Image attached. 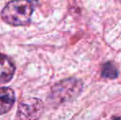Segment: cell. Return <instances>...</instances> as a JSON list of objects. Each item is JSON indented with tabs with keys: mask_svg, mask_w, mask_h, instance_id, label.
Listing matches in <instances>:
<instances>
[{
	"mask_svg": "<svg viewBox=\"0 0 121 120\" xmlns=\"http://www.w3.org/2000/svg\"><path fill=\"white\" fill-rule=\"evenodd\" d=\"M35 3L31 1L8 2L1 12L2 19L7 24L13 26H27L31 21Z\"/></svg>",
	"mask_w": 121,
	"mask_h": 120,
	"instance_id": "obj_1",
	"label": "cell"
},
{
	"mask_svg": "<svg viewBox=\"0 0 121 120\" xmlns=\"http://www.w3.org/2000/svg\"><path fill=\"white\" fill-rule=\"evenodd\" d=\"M82 91V83L75 78L63 80L52 87L49 99L54 104H61L74 99Z\"/></svg>",
	"mask_w": 121,
	"mask_h": 120,
	"instance_id": "obj_2",
	"label": "cell"
},
{
	"mask_svg": "<svg viewBox=\"0 0 121 120\" xmlns=\"http://www.w3.org/2000/svg\"><path fill=\"white\" fill-rule=\"evenodd\" d=\"M44 111V104L38 98L23 99L17 107L15 120H38Z\"/></svg>",
	"mask_w": 121,
	"mask_h": 120,
	"instance_id": "obj_3",
	"label": "cell"
},
{
	"mask_svg": "<svg viewBox=\"0 0 121 120\" xmlns=\"http://www.w3.org/2000/svg\"><path fill=\"white\" fill-rule=\"evenodd\" d=\"M16 67L9 57L0 53V85H3L13 79Z\"/></svg>",
	"mask_w": 121,
	"mask_h": 120,
	"instance_id": "obj_4",
	"label": "cell"
},
{
	"mask_svg": "<svg viewBox=\"0 0 121 120\" xmlns=\"http://www.w3.org/2000/svg\"><path fill=\"white\" fill-rule=\"evenodd\" d=\"M16 101L15 92L10 87H0V115L8 113Z\"/></svg>",
	"mask_w": 121,
	"mask_h": 120,
	"instance_id": "obj_5",
	"label": "cell"
},
{
	"mask_svg": "<svg viewBox=\"0 0 121 120\" xmlns=\"http://www.w3.org/2000/svg\"><path fill=\"white\" fill-rule=\"evenodd\" d=\"M101 74L102 77H104L114 79L118 76V71L114 64L110 63V62H107V63L104 64L102 67Z\"/></svg>",
	"mask_w": 121,
	"mask_h": 120,
	"instance_id": "obj_6",
	"label": "cell"
},
{
	"mask_svg": "<svg viewBox=\"0 0 121 120\" xmlns=\"http://www.w3.org/2000/svg\"><path fill=\"white\" fill-rule=\"evenodd\" d=\"M113 120H121V118H115V119H114Z\"/></svg>",
	"mask_w": 121,
	"mask_h": 120,
	"instance_id": "obj_7",
	"label": "cell"
}]
</instances>
